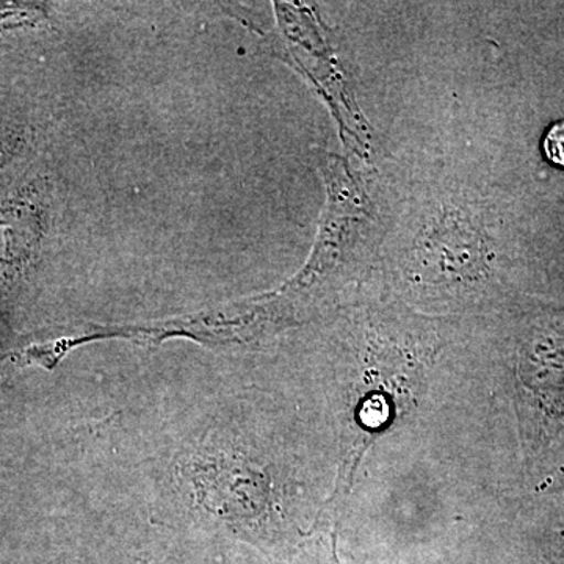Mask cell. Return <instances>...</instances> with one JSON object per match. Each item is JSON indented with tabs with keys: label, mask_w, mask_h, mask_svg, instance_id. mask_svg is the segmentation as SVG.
Masks as SVG:
<instances>
[{
	"label": "cell",
	"mask_w": 564,
	"mask_h": 564,
	"mask_svg": "<svg viewBox=\"0 0 564 564\" xmlns=\"http://www.w3.org/2000/svg\"><path fill=\"white\" fill-rule=\"evenodd\" d=\"M543 150L549 162L564 169V120L552 124L545 133Z\"/></svg>",
	"instance_id": "1"
},
{
	"label": "cell",
	"mask_w": 564,
	"mask_h": 564,
	"mask_svg": "<svg viewBox=\"0 0 564 564\" xmlns=\"http://www.w3.org/2000/svg\"><path fill=\"white\" fill-rule=\"evenodd\" d=\"M332 564H344V563H340L339 560L334 558Z\"/></svg>",
	"instance_id": "2"
}]
</instances>
